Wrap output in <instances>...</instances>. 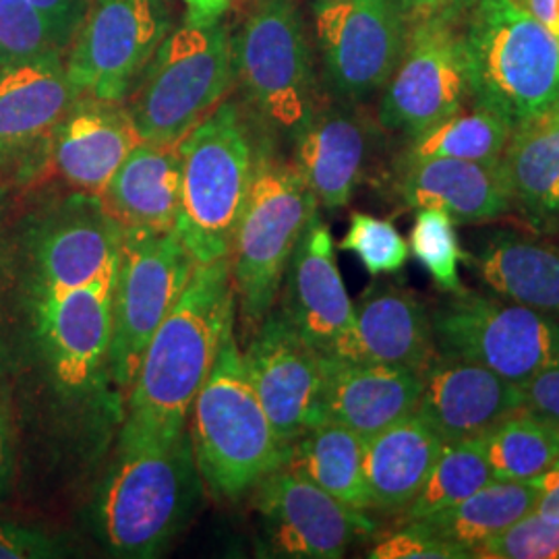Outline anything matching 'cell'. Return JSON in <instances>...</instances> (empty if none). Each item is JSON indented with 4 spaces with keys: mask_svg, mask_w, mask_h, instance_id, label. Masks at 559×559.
<instances>
[{
    "mask_svg": "<svg viewBox=\"0 0 559 559\" xmlns=\"http://www.w3.org/2000/svg\"><path fill=\"white\" fill-rule=\"evenodd\" d=\"M237 313L230 255L195 265L180 299L150 340L127 394L124 438L175 441L221 348L226 321Z\"/></svg>",
    "mask_w": 559,
    "mask_h": 559,
    "instance_id": "1",
    "label": "cell"
},
{
    "mask_svg": "<svg viewBox=\"0 0 559 559\" xmlns=\"http://www.w3.org/2000/svg\"><path fill=\"white\" fill-rule=\"evenodd\" d=\"M200 493L189 429L175 441L120 436L94 500L96 537L115 558H158L191 520Z\"/></svg>",
    "mask_w": 559,
    "mask_h": 559,
    "instance_id": "2",
    "label": "cell"
},
{
    "mask_svg": "<svg viewBox=\"0 0 559 559\" xmlns=\"http://www.w3.org/2000/svg\"><path fill=\"white\" fill-rule=\"evenodd\" d=\"M187 427L201 480L222 500L253 493L286 462L288 445L280 440L245 371L237 313L226 321L214 367Z\"/></svg>",
    "mask_w": 559,
    "mask_h": 559,
    "instance_id": "3",
    "label": "cell"
},
{
    "mask_svg": "<svg viewBox=\"0 0 559 559\" xmlns=\"http://www.w3.org/2000/svg\"><path fill=\"white\" fill-rule=\"evenodd\" d=\"M471 100L512 131L559 108V40L519 0H475L462 32Z\"/></svg>",
    "mask_w": 559,
    "mask_h": 559,
    "instance_id": "4",
    "label": "cell"
},
{
    "mask_svg": "<svg viewBox=\"0 0 559 559\" xmlns=\"http://www.w3.org/2000/svg\"><path fill=\"white\" fill-rule=\"evenodd\" d=\"M260 145L239 104L221 102L180 141L177 235L195 265L230 255Z\"/></svg>",
    "mask_w": 559,
    "mask_h": 559,
    "instance_id": "5",
    "label": "cell"
},
{
    "mask_svg": "<svg viewBox=\"0 0 559 559\" xmlns=\"http://www.w3.org/2000/svg\"><path fill=\"white\" fill-rule=\"evenodd\" d=\"M320 203L293 162L260 145L230 247L237 320L249 338L276 307L286 265Z\"/></svg>",
    "mask_w": 559,
    "mask_h": 559,
    "instance_id": "6",
    "label": "cell"
},
{
    "mask_svg": "<svg viewBox=\"0 0 559 559\" xmlns=\"http://www.w3.org/2000/svg\"><path fill=\"white\" fill-rule=\"evenodd\" d=\"M237 81L233 36L222 20H187L162 40L131 92L129 112L143 141L179 143Z\"/></svg>",
    "mask_w": 559,
    "mask_h": 559,
    "instance_id": "7",
    "label": "cell"
},
{
    "mask_svg": "<svg viewBox=\"0 0 559 559\" xmlns=\"http://www.w3.org/2000/svg\"><path fill=\"white\" fill-rule=\"evenodd\" d=\"M235 73L261 122L295 138L320 108L311 48L297 0H255L233 40Z\"/></svg>",
    "mask_w": 559,
    "mask_h": 559,
    "instance_id": "8",
    "label": "cell"
},
{
    "mask_svg": "<svg viewBox=\"0 0 559 559\" xmlns=\"http://www.w3.org/2000/svg\"><path fill=\"white\" fill-rule=\"evenodd\" d=\"M122 235L106 371L112 385L127 396L150 340L180 299L195 260L177 230Z\"/></svg>",
    "mask_w": 559,
    "mask_h": 559,
    "instance_id": "9",
    "label": "cell"
},
{
    "mask_svg": "<svg viewBox=\"0 0 559 559\" xmlns=\"http://www.w3.org/2000/svg\"><path fill=\"white\" fill-rule=\"evenodd\" d=\"M431 321L438 355L477 362L519 385L559 357V320L512 300L464 288L431 311Z\"/></svg>",
    "mask_w": 559,
    "mask_h": 559,
    "instance_id": "10",
    "label": "cell"
},
{
    "mask_svg": "<svg viewBox=\"0 0 559 559\" xmlns=\"http://www.w3.org/2000/svg\"><path fill=\"white\" fill-rule=\"evenodd\" d=\"M452 20H413L399 64L381 90L383 129L415 140L471 100L462 32Z\"/></svg>",
    "mask_w": 559,
    "mask_h": 559,
    "instance_id": "11",
    "label": "cell"
},
{
    "mask_svg": "<svg viewBox=\"0 0 559 559\" xmlns=\"http://www.w3.org/2000/svg\"><path fill=\"white\" fill-rule=\"evenodd\" d=\"M168 27L160 0H90L64 62L78 96L129 98Z\"/></svg>",
    "mask_w": 559,
    "mask_h": 559,
    "instance_id": "12",
    "label": "cell"
},
{
    "mask_svg": "<svg viewBox=\"0 0 559 559\" xmlns=\"http://www.w3.org/2000/svg\"><path fill=\"white\" fill-rule=\"evenodd\" d=\"M316 38L325 78L342 102L381 92L399 64L408 15L396 0H316Z\"/></svg>",
    "mask_w": 559,
    "mask_h": 559,
    "instance_id": "13",
    "label": "cell"
},
{
    "mask_svg": "<svg viewBox=\"0 0 559 559\" xmlns=\"http://www.w3.org/2000/svg\"><path fill=\"white\" fill-rule=\"evenodd\" d=\"M263 549L270 558L338 559L359 537L373 533L362 510L278 468L255 487Z\"/></svg>",
    "mask_w": 559,
    "mask_h": 559,
    "instance_id": "14",
    "label": "cell"
},
{
    "mask_svg": "<svg viewBox=\"0 0 559 559\" xmlns=\"http://www.w3.org/2000/svg\"><path fill=\"white\" fill-rule=\"evenodd\" d=\"M117 270L64 290L38 288V336L60 390L80 396L108 380Z\"/></svg>",
    "mask_w": 559,
    "mask_h": 559,
    "instance_id": "15",
    "label": "cell"
},
{
    "mask_svg": "<svg viewBox=\"0 0 559 559\" xmlns=\"http://www.w3.org/2000/svg\"><path fill=\"white\" fill-rule=\"evenodd\" d=\"M276 309L323 357H336L353 330L355 302L340 274L332 230L320 212L307 224L290 255Z\"/></svg>",
    "mask_w": 559,
    "mask_h": 559,
    "instance_id": "16",
    "label": "cell"
},
{
    "mask_svg": "<svg viewBox=\"0 0 559 559\" xmlns=\"http://www.w3.org/2000/svg\"><path fill=\"white\" fill-rule=\"evenodd\" d=\"M242 362L280 440L290 445L313 425L320 353L300 338L274 307L247 340Z\"/></svg>",
    "mask_w": 559,
    "mask_h": 559,
    "instance_id": "17",
    "label": "cell"
},
{
    "mask_svg": "<svg viewBox=\"0 0 559 559\" xmlns=\"http://www.w3.org/2000/svg\"><path fill=\"white\" fill-rule=\"evenodd\" d=\"M524 408L519 383L491 369L436 355L423 373V392L415 413L441 440L480 438L498 423Z\"/></svg>",
    "mask_w": 559,
    "mask_h": 559,
    "instance_id": "18",
    "label": "cell"
},
{
    "mask_svg": "<svg viewBox=\"0 0 559 559\" xmlns=\"http://www.w3.org/2000/svg\"><path fill=\"white\" fill-rule=\"evenodd\" d=\"M423 373L406 367L321 355L313 425L338 423L367 440L417 408Z\"/></svg>",
    "mask_w": 559,
    "mask_h": 559,
    "instance_id": "19",
    "label": "cell"
},
{
    "mask_svg": "<svg viewBox=\"0 0 559 559\" xmlns=\"http://www.w3.org/2000/svg\"><path fill=\"white\" fill-rule=\"evenodd\" d=\"M353 302V330L336 357L417 371H425L436 359L431 311L415 290L373 282Z\"/></svg>",
    "mask_w": 559,
    "mask_h": 559,
    "instance_id": "20",
    "label": "cell"
},
{
    "mask_svg": "<svg viewBox=\"0 0 559 559\" xmlns=\"http://www.w3.org/2000/svg\"><path fill=\"white\" fill-rule=\"evenodd\" d=\"M122 237L98 195L78 191L41 228L36 242L38 288H78L117 270Z\"/></svg>",
    "mask_w": 559,
    "mask_h": 559,
    "instance_id": "21",
    "label": "cell"
},
{
    "mask_svg": "<svg viewBox=\"0 0 559 559\" xmlns=\"http://www.w3.org/2000/svg\"><path fill=\"white\" fill-rule=\"evenodd\" d=\"M141 141L129 106L78 96L52 129V164L80 193L100 195Z\"/></svg>",
    "mask_w": 559,
    "mask_h": 559,
    "instance_id": "22",
    "label": "cell"
},
{
    "mask_svg": "<svg viewBox=\"0 0 559 559\" xmlns=\"http://www.w3.org/2000/svg\"><path fill=\"white\" fill-rule=\"evenodd\" d=\"M300 177L330 212L346 207L371 152V129L350 102L318 108L293 138Z\"/></svg>",
    "mask_w": 559,
    "mask_h": 559,
    "instance_id": "23",
    "label": "cell"
},
{
    "mask_svg": "<svg viewBox=\"0 0 559 559\" xmlns=\"http://www.w3.org/2000/svg\"><path fill=\"white\" fill-rule=\"evenodd\" d=\"M399 193L406 207H436L456 224L496 221L512 207L500 162L404 158Z\"/></svg>",
    "mask_w": 559,
    "mask_h": 559,
    "instance_id": "24",
    "label": "cell"
},
{
    "mask_svg": "<svg viewBox=\"0 0 559 559\" xmlns=\"http://www.w3.org/2000/svg\"><path fill=\"white\" fill-rule=\"evenodd\" d=\"M78 92L60 50L0 60V158L52 133Z\"/></svg>",
    "mask_w": 559,
    "mask_h": 559,
    "instance_id": "25",
    "label": "cell"
},
{
    "mask_svg": "<svg viewBox=\"0 0 559 559\" xmlns=\"http://www.w3.org/2000/svg\"><path fill=\"white\" fill-rule=\"evenodd\" d=\"M180 180V141H141L98 200L122 233H168L179 221Z\"/></svg>",
    "mask_w": 559,
    "mask_h": 559,
    "instance_id": "26",
    "label": "cell"
},
{
    "mask_svg": "<svg viewBox=\"0 0 559 559\" xmlns=\"http://www.w3.org/2000/svg\"><path fill=\"white\" fill-rule=\"evenodd\" d=\"M445 441L413 411L365 440V479L371 508L404 512L417 500Z\"/></svg>",
    "mask_w": 559,
    "mask_h": 559,
    "instance_id": "27",
    "label": "cell"
},
{
    "mask_svg": "<svg viewBox=\"0 0 559 559\" xmlns=\"http://www.w3.org/2000/svg\"><path fill=\"white\" fill-rule=\"evenodd\" d=\"M475 270L501 299L559 320V242L498 230L480 242Z\"/></svg>",
    "mask_w": 559,
    "mask_h": 559,
    "instance_id": "28",
    "label": "cell"
},
{
    "mask_svg": "<svg viewBox=\"0 0 559 559\" xmlns=\"http://www.w3.org/2000/svg\"><path fill=\"white\" fill-rule=\"evenodd\" d=\"M500 164L512 207L537 228L559 222V108L514 129Z\"/></svg>",
    "mask_w": 559,
    "mask_h": 559,
    "instance_id": "29",
    "label": "cell"
},
{
    "mask_svg": "<svg viewBox=\"0 0 559 559\" xmlns=\"http://www.w3.org/2000/svg\"><path fill=\"white\" fill-rule=\"evenodd\" d=\"M282 468L311 480L355 510H373L365 479V440L338 423H318L288 445Z\"/></svg>",
    "mask_w": 559,
    "mask_h": 559,
    "instance_id": "30",
    "label": "cell"
},
{
    "mask_svg": "<svg viewBox=\"0 0 559 559\" xmlns=\"http://www.w3.org/2000/svg\"><path fill=\"white\" fill-rule=\"evenodd\" d=\"M539 491L531 480H491L466 500L431 516L411 520L440 539L473 551L535 510Z\"/></svg>",
    "mask_w": 559,
    "mask_h": 559,
    "instance_id": "31",
    "label": "cell"
},
{
    "mask_svg": "<svg viewBox=\"0 0 559 559\" xmlns=\"http://www.w3.org/2000/svg\"><path fill=\"white\" fill-rule=\"evenodd\" d=\"M496 480H531L559 459V425L520 408L483 436Z\"/></svg>",
    "mask_w": 559,
    "mask_h": 559,
    "instance_id": "32",
    "label": "cell"
},
{
    "mask_svg": "<svg viewBox=\"0 0 559 559\" xmlns=\"http://www.w3.org/2000/svg\"><path fill=\"white\" fill-rule=\"evenodd\" d=\"M512 135V127L493 110L473 104L408 140L404 158H452V160L500 162Z\"/></svg>",
    "mask_w": 559,
    "mask_h": 559,
    "instance_id": "33",
    "label": "cell"
},
{
    "mask_svg": "<svg viewBox=\"0 0 559 559\" xmlns=\"http://www.w3.org/2000/svg\"><path fill=\"white\" fill-rule=\"evenodd\" d=\"M491 480L496 479L489 468V462L485 459L483 436L445 443L417 500L402 512L406 519L404 522L431 516L459 501L466 500Z\"/></svg>",
    "mask_w": 559,
    "mask_h": 559,
    "instance_id": "34",
    "label": "cell"
},
{
    "mask_svg": "<svg viewBox=\"0 0 559 559\" xmlns=\"http://www.w3.org/2000/svg\"><path fill=\"white\" fill-rule=\"evenodd\" d=\"M408 247L411 255L419 260L440 290L448 295H459L464 290L459 265L460 261L466 260V253H462L460 247L456 222L445 212L436 207L417 210Z\"/></svg>",
    "mask_w": 559,
    "mask_h": 559,
    "instance_id": "35",
    "label": "cell"
},
{
    "mask_svg": "<svg viewBox=\"0 0 559 559\" xmlns=\"http://www.w3.org/2000/svg\"><path fill=\"white\" fill-rule=\"evenodd\" d=\"M338 249L353 253L373 278L399 274L411 258L408 240L400 235L394 222L365 212L350 214L348 230Z\"/></svg>",
    "mask_w": 559,
    "mask_h": 559,
    "instance_id": "36",
    "label": "cell"
},
{
    "mask_svg": "<svg viewBox=\"0 0 559 559\" xmlns=\"http://www.w3.org/2000/svg\"><path fill=\"white\" fill-rule=\"evenodd\" d=\"M475 558L559 559V524L528 512L498 537L475 549Z\"/></svg>",
    "mask_w": 559,
    "mask_h": 559,
    "instance_id": "37",
    "label": "cell"
},
{
    "mask_svg": "<svg viewBox=\"0 0 559 559\" xmlns=\"http://www.w3.org/2000/svg\"><path fill=\"white\" fill-rule=\"evenodd\" d=\"M55 48L48 23L32 0H0V60L32 57Z\"/></svg>",
    "mask_w": 559,
    "mask_h": 559,
    "instance_id": "38",
    "label": "cell"
},
{
    "mask_svg": "<svg viewBox=\"0 0 559 559\" xmlns=\"http://www.w3.org/2000/svg\"><path fill=\"white\" fill-rule=\"evenodd\" d=\"M373 559H471L473 551L459 543L440 539L415 522H404V526L381 539L369 554Z\"/></svg>",
    "mask_w": 559,
    "mask_h": 559,
    "instance_id": "39",
    "label": "cell"
},
{
    "mask_svg": "<svg viewBox=\"0 0 559 559\" xmlns=\"http://www.w3.org/2000/svg\"><path fill=\"white\" fill-rule=\"evenodd\" d=\"M67 556L59 539L38 528L0 524V559H48Z\"/></svg>",
    "mask_w": 559,
    "mask_h": 559,
    "instance_id": "40",
    "label": "cell"
},
{
    "mask_svg": "<svg viewBox=\"0 0 559 559\" xmlns=\"http://www.w3.org/2000/svg\"><path fill=\"white\" fill-rule=\"evenodd\" d=\"M524 408L559 425V357L520 385Z\"/></svg>",
    "mask_w": 559,
    "mask_h": 559,
    "instance_id": "41",
    "label": "cell"
},
{
    "mask_svg": "<svg viewBox=\"0 0 559 559\" xmlns=\"http://www.w3.org/2000/svg\"><path fill=\"white\" fill-rule=\"evenodd\" d=\"M48 23L55 46L62 50L80 29L90 0H32Z\"/></svg>",
    "mask_w": 559,
    "mask_h": 559,
    "instance_id": "42",
    "label": "cell"
},
{
    "mask_svg": "<svg viewBox=\"0 0 559 559\" xmlns=\"http://www.w3.org/2000/svg\"><path fill=\"white\" fill-rule=\"evenodd\" d=\"M531 483L539 491L537 506H535L533 512H537L539 516L549 520V522L559 524V459L547 471H543L540 475L533 477Z\"/></svg>",
    "mask_w": 559,
    "mask_h": 559,
    "instance_id": "43",
    "label": "cell"
},
{
    "mask_svg": "<svg viewBox=\"0 0 559 559\" xmlns=\"http://www.w3.org/2000/svg\"><path fill=\"white\" fill-rule=\"evenodd\" d=\"M402 11L413 17H429V15H448V17H456L462 11L471 9V4L475 0H396Z\"/></svg>",
    "mask_w": 559,
    "mask_h": 559,
    "instance_id": "44",
    "label": "cell"
},
{
    "mask_svg": "<svg viewBox=\"0 0 559 559\" xmlns=\"http://www.w3.org/2000/svg\"><path fill=\"white\" fill-rule=\"evenodd\" d=\"M559 40V0H519Z\"/></svg>",
    "mask_w": 559,
    "mask_h": 559,
    "instance_id": "45",
    "label": "cell"
},
{
    "mask_svg": "<svg viewBox=\"0 0 559 559\" xmlns=\"http://www.w3.org/2000/svg\"><path fill=\"white\" fill-rule=\"evenodd\" d=\"M189 7L187 20L216 21L222 20L233 0H182Z\"/></svg>",
    "mask_w": 559,
    "mask_h": 559,
    "instance_id": "46",
    "label": "cell"
},
{
    "mask_svg": "<svg viewBox=\"0 0 559 559\" xmlns=\"http://www.w3.org/2000/svg\"><path fill=\"white\" fill-rule=\"evenodd\" d=\"M13 475V448L7 420L0 415V498L7 493Z\"/></svg>",
    "mask_w": 559,
    "mask_h": 559,
    "instance_id": "47",
    "label": "cell"
}]
</instances>
